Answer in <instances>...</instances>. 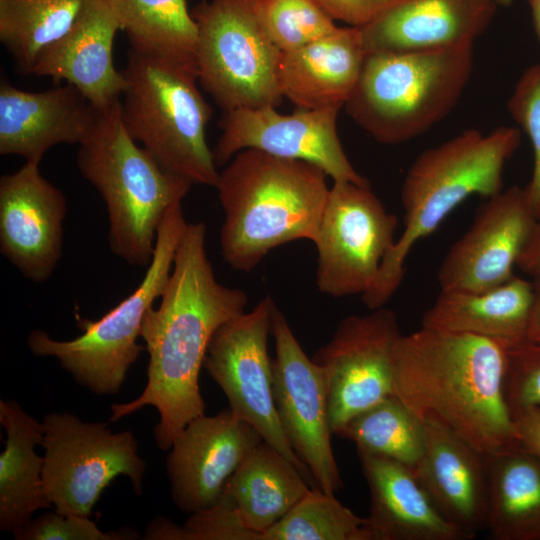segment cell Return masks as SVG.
Wrapping results in <instances>:
<instances>
[{"label": "cell", "instance_id": "24", "mask_svg": "<svg viewBox=\"0 0 540 540\" xmlns=\"http://www.w3.org/2000/svg\"><path fill=\"white\" fill-rule=\"evenodd\" d=\"M366 55L359 27H337L298 49L282 52L281 93L300 109L343 107Z\"/></svg>", "mask_w": 540, "mask_h": 540}, {"label": "cell", "instance_id": "16", "mask_svg": "<svg viewBox=\"0 0 540 540\" xmlns=\"http://www.w3.org/2000/svg\"><path fill=\"white\" fill-rule=\"evenodd\" d=\"M537 221L525 188L513 186L489 197L442 260L440 291L481 292L511 279Z\"/></svg>", "mask_w": 540, "mask_h": 540}, {"label": "cell", "instance_id": "43", "mask_svg": "<svg viewBox=\"0 0 540 540\" xmlns=\"http://www.w3.org/2000/svg\"><path fill=\"white\" fill-rule=\"evenodd\" d=\"M535 30L540 41V2H531Z\"/></svg>", "mask_w": 540, "mask_h": 540}, {"label": "cell", "instance_id": "4", "mask_svg": "<svg viewBox=\"0 0 540 540\" xmlns=\"http://www.w3.org/2000/svg\"><path fill=\"white\" fill-rule=\"evenodd\" d=\"M520 144V131L501 126L488 134L469 129L421 153L401 188L404 229L385 255L372 287L361 296L370 310L384 307L405 274L413 246L432 234L472 195L491 197L502 190L505 163Z\"/></svg>", "mask_w": 540, "mask_h": 540}, {"label": "cell", "instance_id": "17", "mask_svg": "<svg viewBox=\"0 0 540 540\" xmlns=\"http://www.w3.org/2000/svg\"><path fill=\"white\" fill-rule=\"evenodd\" d=\"M262 440L229 408L193 419L175 438L166 460L171 498L184 513L215 505L241 463Z\"/></svg>", "mask_w": 540, "mask_h": 540}, {"label": "cell", "instance_id": "22", "mask_svg": "<svg viewBox=\"0 0 540 540\" xmlns=\"http://www.w3.org/2000/svg\"><path fill=\"white\" fill-rule=\"evenodd\" d=\"M424 424V450L413 470L441 515L471 539L486 530V454L438 424Z\"/></svg>", "mask_w": 540, "mask_h": 540}, {"label": "cell", "instance_id": "15", "mask_svg": "<svg viewBox=\"0 0 540 540\" xmlns=\"http://www.w3.org/2000/svg\"><path fill=\"white\" fill-rule=\"evenodd\" d=\"M342 106L300 109L281 114L275 107L237 109L224 112L222 134L213 151L217 165H223L244 149L310 162L334 181H348L370 187L349 161L337 133V116Z\"/></svg>", "mask_w": 540, "mask_h": 540}, {"label": "cell", "instance_id": "28", "mask_svg": "<svg viewBox=\"0 0 540 540\" xmlns=\"http://www.w3.org/2000/svg\"><path fill=\"white\" fill-rule=\"evenodd\" d=\"M486 458V530L495 540H540V459L518 442Z\"/></svg>", "mask_w": 540, "mask_h": 540}, {"label": "cell", "instance_id": "13", "mask_svg": "<svg viewBox=\"0 0 540 540\" xmlns=\"http://www.w3.org/2000/svg\"><path fill=\"white\" fill-rule=\"evenodd\" d=\"M275 356L273 397L280 426L291 448L328 494L343 488L332 449L328 389L322 368L309 358L286 317L275 305L272 315Z\"/></svg>", "mask_w": 540, "mask_h": 540}, {"label": "cell", "instance_id": "39", "mask_svg": "<svg viewBox=\"0 0 540 540\" xmlns=\"http://www.w3.org/2000/svg\"><path fill=\"white\" fill-rule=\"evenodd\" d=\"M511 415L518 443L540 459V407H523Z\"/></svg>", "mask_w": 540, "mask_h": 540}, {"label": "cell", "instance_id": "38", "mask_svg": "<svg viewBox=\"0 0 540 540\" xmlns=\"http://www.w3.org/2000/svg\"><path fill=\"white\" fill-rule=\"evenodd\" d=\"M333 20L351 26L368 23L388 0H312Z\"/></svg>", "mask_w": 540, "mask_h": 540}, {"label": "cell", "instance_id": "42", "mask_svg": "<svg viewBox=\"0 0 540 540\" xmlns=\"http://www.w3.org/2000/svg\"><path fill=\"white\" fill-rule=\"evenodd\" d=\"M533 302L527 328V341L540 342V277L532 278Z\"/></svg>", "mask_w": 540, "mask_h": 540}, {"label": "cell", "instance_id": "8", "mask_svg": "<svg viewBox=\"0 0 540 540\" xmlns=\"http://www.w3.org/2000/svg\"><path fill=\"white\" fill-rule=\"evenodd\" d=\"M187 225L178 202L159 226L153 258L137 288L101 318L78 319L82 334L75 339L59 341L43 330H33L27 340L32 353L54 357L78 384L96 395L117 394L144 350L137 343L144 316L166 287Z\"/></svg>", "mask_w": 540, "mask_h": 540}, {"label": "cell", "instance_id": "44", "mask_svg": "<svg viewBox=\"0 0 540 540\" xmlns=\"http://www.w3.org/2000/svg\"><path fill=\"white\" fill-rule=\"evenodd\" d=\"M492 2H494L496 5H504V6H508L512 3V0H491Z\"/></svg>", "mask_w": 540, "mask_h": 540}, {"label": "cell", "instance_id": "37", "mask_svg": "<svg viewBox=\"0 0 540 540\" xmlns=\"http://www.w3.org/2000/svg\"><path fill=\"white\" fill-rule=\"evenodd\" d=\"M183 529L185 540H261L223 497L215 505L190 514Z\"/></svg>", "mask_w": 540, "mask_h": 540}, {"label": "cell", "instance_id": "20", "mask_svg": "<svg viewBox=\"0 0 540 540\" xmlns=\"http://www.w3.org/2000/svg\"><path fill=\"white\" fill-rule=\"evenodd\" d=\"M119 22L106 0H84L70 28L38 55L31 74L65 81L98 110L121 99L127 82L113 62Z\"/></svg>", "mask_w": 540, "mask_h": 540}, {"label": "cell", "instance_id": "19", "mask_svg": "<svg viewBox=\"0 0 540 540\" xmlns=\"http://www.w3.org/2000/svg\"><path fill=\"white\" fill-rule=\"evenodd\" d=\"M491 0H388L359 27L366 54L473 45L495 12Z\"/></svg>", "mask_w": 540, "mask_h": 540}, {"label": "cell", "instance_id": "21", "mask_svg": "<svg viewBox=\"0 0 540 540\" xmlns=\"http://www.w3.org/2000/svg\"><path fill=\"white\" fill-rule=\"evenodd\" d=\"M99 110L73 85L33 92L0 85V154L38 164L58 144H81Z\"/></svg>", "mask_w": 540, "mask_h": 540}, {"label": "cell", "instance_id": "2", "mask_svg": "<svg viewBox=\"0 0 540 540\" xmlns=\"http://www.w3.org/2000/svg\"><path fill=\"white\" fill-rule=\"evenodd\" d=\"M508 348L466 333L421 326L393 349V395L489 454L516 442L505 398Z\"/></svg>", "mask_w": 540, "mask_h": 540}, {"label": "cell", "instance_id": "1", "mask_svg": "<svg viewBox=\"0 0 540 540\" xmlns=\"http://www.w3.org/2000/svg\"><path fill=\"white\" fill-rule=\"evenodd\" d=\"M205 242L206 225L188 223L160 303L147 311L141 325L149 354L146 386L136 399L111 405V422L144 406L155 407L160 420L154 437L160 450H169L184 427L205 414L199 374L209 342L248 302L243 290L217 281Z\"/></svg>", "mask_w": 540, "mask_h": 540}, {"label": "cell", "instance_id": "35", "mask_svg": "<svg viewBox=\"0 0 540 540\" xmlns=\"http://www.w3.org/2000/svg\"><path fill=\"white\" fill-rule=\"evenodd\" d=\"M17 540H124L137 539L132 529L103 532L89 516L60 514L57 511L29 521L14 535Z\"/></svg>", "mask_w": 540, "mask_h": 540}, {"label": "cell", "instance_id": "33", "mask_svg": "<svg viewBox=\"0 0 540 540\" xmlns=\"http://www.w3.org/2000/svg\"><path fill=\"white\" fill-rule=\"evenodd\" d=\"M266 34L281 52L298 49L338 26L312 0H256Z\"/></svg>", "mask_w": 540, "mask_h": 540}, {"label": "cell", "instance_id": "6", "mask_svg": "<svg viewBox=\"0 0 540 540\" xmlns=\"http://www.w3.org/2000/svg\"><path fill=\"white\" fill-rule=\"evenodd\" d=\"M121 117L129 134L169 173L216 187L220 173L206 140L212 109L197 87V70L128 51Z\"/></svg>", "mask_w": 540, "mask_h": 540}, {"label": "cell", "instance_id": "45", "mask_svg": "<svg viewBox=\"0 0 540 540\" xmlns=\"http://www.w3.org/2000/svg\"><path fill=\"white\" fill-rule=\"evenodd\" d=\"M531 2H540V0H529Z\"/></svg>", "mask_w": 540, "mask_h": 540}, {"label": "cell", "instance_id": "12", "mask_svg": "<svg viewBox=\"0 0 540 540\" xmlns=\"http://www.w3.org/2000/svg\"><path fill=\"white\" fill-rule=\"evenodd\" d=\"M397 225L370 187L334 181L313 242L318 290L332 297L365 294L396 241Z\"/></svg>", "mask_w": 540, "mask_h": 540}, {"label": "cell", "instance_id": "34", "mask_svg": "<svg viewBox=\"0 0 540 540\" xmlns=\"http://www.w3.org/2000/svg\"><path fill=\"white\" fill-rule=\"evenodd\" d=\"M508 109L532 144L533 172L525 192L535 217L540 220V65L524 71L509 99Z\"/></svg>", "mask_w": 540, "mask_h": 540}, {"label": "cell", "instance_id": "5", "mask_svg": "<svg viewBox=\"0 0 540 540\" xmlns=\"http://www.w3.org/2000/svg\"><path fill=\"white\" fill-rule=\"evenodd\" d=\"M120 100L99 110L79 144L77 165L106 204L111 251L130 265L147 267L165 214L192 184L166 171L138 145L124 125Z\"/></svg>", "mask_w": 540, "mask_h": 540}, {"label": "cell", "instance_id": "40", "mask_svg": "<svg viewBox=\"0 0 540 540\" xmlns=\"http://www.w3.org/2000/svg\"><path fill=\"white\" fill-rule=\"evenodd\" d=\"M517 268L532 278L540 277V220L518 259Z\"/></svg>", "mask_w": 540, "mask_h": 540}, {"label": "cell", "instance_id": "26", "mask_svg": "<svg viewBox=\"0 0 540 540\" xmlns=\"http://www.w3.org/2000/svg\"><path fill=\"white\" fill-rule=\"evenodd\" d=\"M0 423L7 434L0 455V529L15 535L34 512L51 507L43 488L44 458L35 452L44 426L14 400L0 401Z\"/></svg>", "mask_w": 540, "mask_h": 540}, {"label": "cell", "instance_id": "11", "mask_svg": "<svg viewBox=\"0 0 540 540\" xmlns=\"http://www.w3.org/2000/svg\"><path fill=\"white\" fill-rule=\"evenodd\" d=\"M274 307L271 296H265L251 311L223 323L209 342L203 367L225 394L229 409L314 485L310 471L287 441L275 409L272 359L267 347Z\"/></svg>", "mask_w": 540, "mask_h": 540}, {"label": "cell", "instance_id": "7", "mask_svg": "<svg viewBox=\"0 0 540 540\" xmlns=\"http://www.w3.org/2000/svg\"><path fill=\"white\" fill-rule=\"evenodd\" d=\"M473 67V45L367 54L344 107L376 141L395 145L430 129L454 107Z\"/></svg>", "mask_w": 540, "mask_h": 540}, {"label": "cell", "instance_id": "36", "mask_svg": "<svg viewBox=\"0 0 540 540\" xmlns=\"http://www.w3.org/2000/svg\"><path fill=\"white\" fill-rule=\"evenodd\" d=\"M505 398L511 413L540 407V342L525 341L508 348Z\"/></svg>", "mask_w": 540, "mask_h": 540}, {"label": "cell", "instance_id": "18", "mask_svg": "<svg viewBox=\"0 0 540 540\" xmlns=\"http://www.w3.org/2000/svg\"><path fill=\"white\" fill-rule=\"evenodd\" d=\"M67 213L62 191L25 162L0 178V251L20 273L43 282L54 272L63 247Z\"/></svg>", "mask_w": 540, "mask_h": 540}, {"label": "cell", "instance_id": "29", "mask_svg": "<svg viewBox=\"0 0 540 540\" xmlns=\"http://www.w3.org/2000/svg\"><path fill=\"white\" fill-rule=\"evenodd\" d=\"M106 2L132 50L196 69L197 25L186 0Z\"/></svg>", "mask_w": 540, "mask_h": 540}, {"label": "cell", "instance_id": "14", "mask_svg": "<svg viewBox=\"0 0 540 540\" xmlns=\"http://www.w3.org/2000/svg\"><path fill=\"white\" fill-rule=\"evenodd\" d=\"M402 335L388 308L342 319L313 355L325 375L329 419L338 435L352 417L393 395V349Z\"/></svg>", "mask_w": 540, "mask_h": 540}, {"label": "cell", "instance_id": "23", "mask_svg": "<svg viewBox=\"0 0 540 540\" xmlns=\"http://www.w3.org/2000/svg\"><path fill=\"white\" fill-rule=\"evenodd\" d=\"M370 491L367 517L375 540H467L435 507L414 470L357 450Z\"/></svg>", "mask_w": 540, "mask_h": 540}, {"label": "cell", "instance_id": "32", "mask_svg": "<svg viewBox=\"0 0 540 540\" xmlns=\"http://www.w3.org/2000/svg\"><path fill=\"white\" fill-rule=\"evenodd\" d=\"M262 540H375L367 517L353 513L334 496L312 487Z\"/></svg>", "mask_w": 540, "mask_h": 540}, {"label": "cell", "instance_id": "30", "mask_svg": "<svg viewBox=\"0 0 540 540\" xmlns=\"http://www.w3.org/2000/svg\"><path fill=\"white\" fill-rule=\"evenodd\" d=\"M84 0H0V40L18 68L31 74L43 49L72 25Z\"/></svg>", "mask_w": 540, "mask_h": 540}, {"label": "cell", "instance_id": "31", "mask_svg": "<svg viewBox=\"0 0 540 540\" xmlns=\"http://www.w3.org/2000/svg\"><path fill=\"white\" fill-rule=\"evenodd\" d=\"M357 450L381 455L412 469L425 444V424L399 398L391 395L358 413L338 434Z\"/></svg>", "mask_w": 540, "mask_h": 540}, {"label": "cell", "instance_id": "41", "mask_svg": "<svg viewBox=\"0 0 540 540\" xmlns=\"http://www.w3.org/2000/svg\"><path fill=\"white\" fill-rule=\"evenodd\" d=\"M143 538L148 540H185V533L183 526L179 527L165 518H156L147 526Z\"/></svg>", "mask_w": 540, "mask_h": 540}, {"label": "cell", "instance_id": "25", "mask_svg": "<svg viewBox=\"0 0 540 540\" xmlns=\"http://www.w3.org/2000/svg\"><path fill=\"white\" fill-rule=\"evenodd\" d=\"M532 302V281L517 275L486 291H440L422 326L476 335L511 348L527 341Z\"/></svg>", "mask_w": 540, "mask_h": 540}, {"label": "cell", "instance_id": "10", "mask_svg": "<svg viewBox=\"0 0 540 540\" xmlns=\"http://www.w3.org/2000/svg\"><path fill=\"white\" fill-rule=\"evenodd\" d=\"M42 481L51 506L60 514L90 516L103 490L127 476L140 496L146 462L131 431L112 432L108 423L85 422L70 413L43 418Z\"/></svg>", "mask_w": 540, "mask_h": 540}, {"label": "cell", "instance_id": "27", "mask_svg": "<svg viewBox=\"0 0 540 540\" xmlns=\"http://www.w3.org/2000/svg\"><path fill=\"white\" fill-rule=\"evenodd\" d=\"M308 484L292 461L261 441L231 476L221 497L262 540V534L309 492Z\"/></svg>", "mask_w": 540, "mask_h": 540}, {"label": "cell", "instance_id": "9", "mask_svg": "<svg viewBox=\"0 0 540 540\" xmlns=\"http://www.w3.org/2000/svg\"><path fill=\"white\" fill-rule=\"evenodd\" d=\"M256 0H209L196 5L198 80L224 112L278 106L282 52L262 27Z\"/></svg>", "mask_w": 540, "mask_h": 540}, {"label": "cell", "instance_id": "3", "mask_svg": "<svg viewBox=\"0 0 540 540\" xmlns=\"http://www.w3.org/2000/svg\"><path fill=\"white\" fill-rule=\"evenodd\" d=\"M327 176L310 162L258 149L235 154L215 187L225 213L219 237L225 262L249 272L276 247L314 242L330 190Z\"/></svg>", "mask_w": 540, "mask_h": 540}]
</instances>
